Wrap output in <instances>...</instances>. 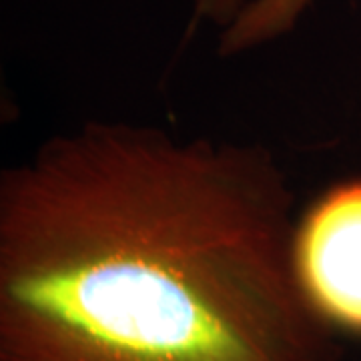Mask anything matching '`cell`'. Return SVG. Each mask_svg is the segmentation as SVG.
Here are the masks:
<instances>
[{"instance_id":"3","label":"cell","mask_w":361,"mask_h":361,"mask_svg":"<svg viewBox=\"0 0 361 361\" xmlns=\"http://www.w3.org/2000/svg\"><path fill=\"white\" fill-rule=\"evenodd\" d=\"M313 0H251L231 25L221 30L219 54L237 56L291 32Z\"/></svg>"},{"instance_id":"1","label":"cell","mask_w":361,"mask_h":361,"mask_svg":"<svg viewBox=\"0 0 361 361\" xmlns=\"http://www.w3.org/2000/svg\"><path fill=\"white\" fill-rule=\"evenodd\" d=\"M259 142L89 121L0 175V361H341Z\"/></svg>"},{"instance_id":"2","label":"cell","mask_w":361,"mask_h":361,"mask_svg":"<svg viewBox=\"0 0 361 361\" xmlns=\"http://www.w3.org/2000/svg\"><path fill=\"white\" fill-rule=\"evenodd\" d=\"M295 269L336 329L361 336V180L331 187L297 221Z\"/></svg>"},{"instance_id":"4","label":"cell","mask_w":361,"mask_h":361,"mask_svg":"<svg viewBox=\"0 0 361 361\" xmlns=\"http://www.w3.org/2000/svg\"><path fill=\"white\" fill-rule=\"evenodd\" d=\"M251 0H193V18L189 25V37L199 25H215L221 30L237 18Z\"/></svg>"}]
</instances>
